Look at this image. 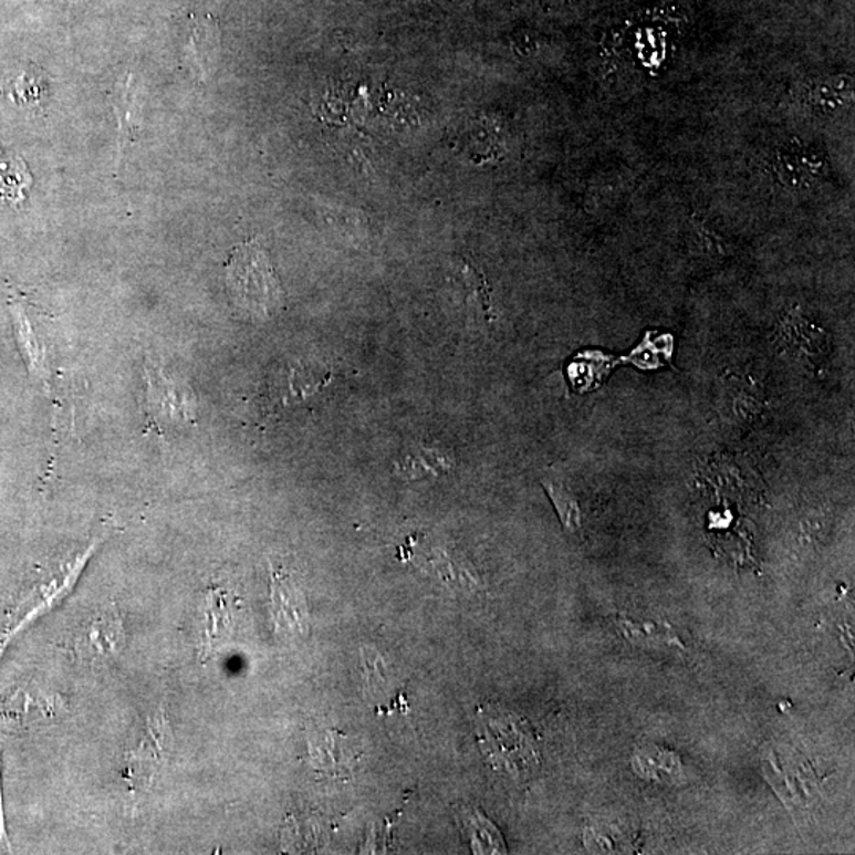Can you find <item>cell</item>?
Masks as SVG:
<instances>
[{
	"label": "cell",
	"instance_id": "obj_1",
	"mask_svg": "<svg viewBox=\"0 0 855 855\" xmlns=\"http://www.w3.org/2000/svg\"><path fill=\"white\" fill-rule=\"evenodd\" d=\"M227 270V289L238 310L256 321H268L282 307V290L267 252L257 241L238 246Z\"/></svg>",
	"mask_w": 855,
	"mask_h": 855
},
{
	"label": "cell",
	"instance_id": "obj_2",
	"mask_svg": "<svg viewBox=\"0 0 855 855\" xmlns=\"http://www.w3.org/2000/svg\"><path fill=\"white\" fill-rule=\"evenodd\" d=\"M762 772L774 794L791 811H803L817 800V783L809 762L788 747L767 748Z\"/></svg>",
	"mask_w": 855,
	"mask_h": 855
},
{
	"label": "cell",
	"instance_id": "obj_3",
	"mask_svg": "<svg viewBox=\"0 0 855 855\" xmlns=\"http://www.w3.org/2000/svg\"><path fill=\"white\" fill-rule=\"evenodd\" d=\"M146 369V414L159 428H185L196 424V402L160 366Z\"/></svg>",
	"mask_w": 855,
	"mask_h": 855
},
{
	"label": "cell",
	"instance_id": "obj_4",
	"mask_svg": "<svg viewBox=\"0 0 855 855\" xmlns=\"http://www.w3.org/2000/svg\"><path fill=\"white\" fill-rule=\"evenodd\" d=\"M271 613L279 636L299 638L306 636L307 607L300 586L288 572H271Z\"/></svg>",
	"mask_w": 855,
	"mask_h": 855
},
{
	"label": "cell",
	"instance_id": "obj_5",
	"mask_svg": "<svg viewBox=\"0 0 855 855\" xmlns=\"http://www.w3.org/2000/svg\"><path fill=\"white\" fill-rule=\"evenodd\" d=\"M124 645V626L115 608H102L84 623L76 637V651L86 660H105Z\"/></svg>",
	"mask_w": 855,
	"mask_h": 855
},
{
	"label": "cell",
	"instance_id": "obj_6",
	"mask_svg": "<svg viewBox=\"0 0 855 855\" xmlns=\"http://www.w3.org/2000/svg\"><path fill=\"white\" fill-rule=\"evenodd\" d=\"M10 313H12L18 347H20L21 354H23L29 373L37 380L42 382V384H50L53 369H51L50 348H48L45 337L39 335L35 325L32 324L31 317H29L28 310H25L21 301H10Z\"/></svg>",
	"mask_w": 855,
	"mask_h": 855
},
{
	"label": "cell",
	"instance_id": "obj_7",
	"mask_svg": "<svg viewBox=\"0 0 855 855\" xmlns=\"http://www.w3.org/2000/svg\"><path fill=\"white\" fill-rule=\"evenodd\" d=\"M778 343L786 354L805 359L813 366H821L827 358L828 337L824 330L809 324L797 314H789L778 333Z\"/></svg>",
	"mask_w": 855,
	"mask_h": 855
},
{
	"label": "cell",
	"instance_id": "obj_8",
	"mask_svg": "<svg viewBox=\"0 0 855 855\" xmlns=\"http://www.w3.org/2000/svg\"><path fill=\"white\" fill-rule=\"evenodd\" d=\"M719 403H722L721 414L726 420L743 429L759 421L767 406L761 388L750 379H741L739 376L724 380Z\"/></svg>",
	"mask_w": 855,
	"mask_h": 855
},
{
	"label": "cell",
	"instance_id": "obj_9",
	"mask_svg": "<svg viewBox=\"0 0 855 855\" xmlns=\"http://www.w3.org/2000/svg\"><path fill=\"white\" fill-rule=\"evenodd\" d=\"M634 773L648 783L663 786H677L685 783V769L677 752L658 747V744H642L633 754L630 761Z\"/></svg>",
	"mask_w": 855,
	"mask_h": 855
},
{
	"label": "cell",
	"instance_id": "obj_10",
	"mask_svg": "<svg viewBox=\"0 0 855 855\" xmlns=\"http://www.w3.org/2000/svg\"><path fill=\"white\" fill-rule=\"evenodd\" d=\"M616 629L637 647H677L682 648V642L674 627L666 622L637 616L619 615L615 622Z\"/></svg>",
	"mask_w": 855,
	"mask_h": 855
},
{
	"label": "cell",
	"instance_id": "obj_11",
	"mask_svg": "<svg viewBox=\"0 0 855 855\" xmlns=\"http://www.w3.org/2000/svg\"><path fill=\"white\" fill-rule=\"evenodd\" d=\"M455 466L453 458L442 450L416 449L395 462V472L403 479H424L447 475Z\"/></svg>",
	"mask_w": 855,
	"mask_h": 855
},
{
	"label": "cell",
	"instance_id": "obj_12",
	"mask_svg": "<svg viewBox=\"0 0 855 855\" xmlns=\"http://www.w3.org/2000/svg\"><path fill=\"white\" fill-rule=\"evenodd\" d=\"M460 822L469 835L475 853L480 854H504L508 853L504 840L501 833L494 827L493 822L487 820L477 811L462 810Z\"/></svg>",
	"mask_w": 855,
	"mask_h": 855
},
{
	"label": "cell",
	"instance_id": "obj_13",
	"mask_svg": "<svg viewBox=\"0 0 855 855\" xmlns=\"http://www.w3.org/2000/svg\"><path fill=\"white\" fill-rule=\"evenodd\" d=\"M583 843L588 853L593 854H619L633 851L630 836L615 822H593L583 833Z\"/></svg>",
	"mask_w": 855,
	"mask_h": 855
},
{
	"label": "cell",
	"instance_id": "obj_14",
	"mask_svg": "<svg viewBox=\"0 0 855 855\" xmlns=\"http://www.w3.org/2000/svg\"><path fill=\"white\" fill-rule=\"evenodd\" d=\"M543 490L549 494L550 501L555 505L557 517L567 534H578L583 528V513L578 499L561 483L545 480Z\"/></svg>",
	"mask_w": 855,
	"mask_h": 855
},
{
	"label": "cell",
	"instance_id": "obj_15",
	"mask_svg": "<svg viewBox=\"0 0 855 855\" xmlns=\"http://www.w3.org/2000/svg\"><path fill=\"white\" fill-rule=\"evenodd\" d=\"M311 755H313L314 765L326 772H337V769L348 767L344 761V744L341 733L324 730L315 733V739L311 740Z\"/></svg>",
	"mask_w": 855,
	"mask_h": 855
},
{
	"label": "cell",
	"instance_id": "obj_16",
	"mask_svg": "<svg viewBox=\"0 0 855 855\" xmlns=\"http://www.w3.org/2000/svg\"><path fill=\"white\" fill-rule=\"evenodd\" d=\"M691 246L697 256L707 257V259H726L732 254V249L726 243L724 238L719 237L703 223V220L697 218L691 220Z\"/></svg>",
	"mask_w": 855,
	"mask_h": 855
},
{
	"label": "cell",
	"instance_id": "obj_17",
	"mask_svg": "<svg viewBox=\"0 0 855 855\" xmlns=\"http://www.w3.org/2000/svg\"><path fill=\"white\" fill-rule=\"evenodd\" d=\"M32 83H35L34 76L29 79L28 72L21 73L17 80L10 82V87H12L10 97H12L13 101L23 102V104H35V102L39 101L40 93H29V91H25V87L31 86Z\"/></svg>",
	"mask_w": 855,
	"mask_h": 855
}]
</instances>
